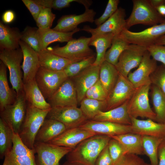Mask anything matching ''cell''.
Here are the masks:
<instances>
[{
	"instance_id": "obj_1",
	"label": "cell",
	"mask_w": 165,
	"mask_h": 165,
	"mask_svg": "<svg viewBox=\"0 0 165 165\" xmlns=\"http://www.w3.org/2000/svg\"><path fill=\"white\" fill-rule=\"evenodd\" d=\"M111 139L108 136L96 134L84 140L67 155V161L80 165H95L98 156Z\"/></svg>"
},
{
	"instance_id": "obj_2",
	"label": "cell",
	"mask_w": 165,
	"mask_h": 165,
	"mask_svg": "<svg viewBox=\"0 0 165 165\" xmlns=\"http://www.w3.org/2000/svg\"><path fill=\"white\" fill-rule=\"evenodd\" d=\"M50 110L40 109L28 103L25 117L18 135L29 148L34 149L37 134Z\"/></svg>"
},
{
	"instance_id": "obj_3",
	"label": "cell",
	"mask_w": 165,
	"mask_h": 165,
	"mask_svg": "<svg viewBox=\"0 0 165 165\" xmlns=\"http://www.w3.org/2000/svg\"><path fill=\"white\" fill-rule=\"evenodd\" d=\"M90 40V37L84 36L73 38L63 46H57L47 49L53 53L69 60L72 63L96 57V53L89 47Z\"/></svg>"
},
{
	"instance_id": "obj_4",
	"label": "cell",
	"mask_w": 165,
	"mask_h": 165,
	"mask_svg": "<svg viewBox=\"0 0 165 165\" xmlns=\"http://www.w3.org/2000/svg\"><path fill=\"white\" fill-rule=\"evenodd\" d=\"M131 13L126 19V28L138 24L153 26L163 22L161 16L151 4L149 0H133Z\"/></svg>"
},
{
	"instance_id": "obj_5",
	"label": "cell",
	"mask_w": 165,
	"mask_h": 165,
	"mask_svg": "<svg viewBox=\"0 0 165 165\" xmlns=\"http://www.w3.org/2000/svg\"><path fill=\"white\" fill-rule=\"evenodd\" d=\"M0 59L9 69L12 88L17 94L23 91L24 83L21 63L23 54L21 48L0 50Z\"/></svg>"
},
{
	"instance_id": "obj_6",
	"label": "cell",
	"mask_w": 165,
	"mask_h": 165,
	"mask_svg": "<svg viewBox=\"0 0 165 165\" xmlns=\"http://www.w3.org/2000/svg\"><path fill=\"white\" fill-rule=\"evenodd\" d=\"M151 85L147 84L136 88L127 104V111L130 117H141L156 121V114L149 103L148 94Z\"/></svg>"
},
{
	"instance_id": "obj_7",
	"label": "cell",
	"mask_w": 165,
	"mask_h": 165,
	"mask_svg": "<svg viewBox=\"0 0 165 165\" xmlns=\"http://www.w3.org/2000/svg\"><path fill=\"white\" fill-rule=\"evenodd\" d=\"M28 103L23 90L17 94L14 102L0 111L1 118L13 130V132L20 133L24 121Z\"/></svg>"
},
{
	"instance_id": "obj_8",
	"label": "cell",
	"mask_w": 165,
	"mask_h": 165,
	"mask_svg": "<svg viewBox=\"0 0 165 165\" xmlns=\"http://www.w3.org/2000/svg\"><path fill=\"white\" fill-rule=\"evenodd\" d=\"M165 35V20L162 22L139 32L125 29L118 35L129 44L147 47L154 44L161 37Z\"/></svg>"
},
{
	"instance_id": "obj_9",
	"label": "cell",
	"mask_w": 165,
	"mask_h": 165,
	"mask_svg": "<svg viewBox=\"0 0 165 165\" xmlns=\"http://www.w3.org/2000/svg\"><path fill=\"white\" fill-rule=\"evenodd\" d=\"M35 153V149L27 147L13 132L12 148L5 156L2 165H38Z\"/></svg>"
},
{
	"instance_id": "obj_10",
	"label": "cell",
	"mask_w": 165,
	"mask_h": 165,
	"mask_svg": "<svg viewBox=\"0 0 165 165\" xmlns=\"http://www.w3.org/2000/svg\"><path fill=\"white\" fill-rule=\"evenodd\" d=\"M68 78L64 71H52L40 67L35 79L45 98L48 100Z\"/></svg>"
},
{
	"instance_id": "obj_11",
	"label": "cell",
	"mask_w": 165,
	"mask_h": 165,
	"mask_svg": "<svg viewBox=\"0 0 165 165\" xmlns=\"http://www.w3.org/2000/svg\"><path fill=\"white\" fill-rule=\"evenodd\" d=\"M46 118L61 122L67 129L79 127L89 120L76 106L52 107Z\"/></svg>"
},
{
	"instance_id": "obj_12",
	"label": "cell",
	"mask_w": 165,
	"mask_h": 165,
	"mask_svg": "<svg viewBox=\"0 0 165 165\" xmlns=\"http://www.w3.org/2000/svg\"><path fill=\"white\" fill-rule=\"evenodd\" d=\"M34 149L38 165H59V161L73 149L48 143L35 142Z\"/></svg>"
},
{
	"instance_id": "obj_13",
	"label": "cell",
	"mask_w": 165,
	"mask_h": 165,
	"mask_svg": "<svg viewBox=\"0 0 165 165\" xmlns=\"http://www.w3.org/2000/svg\"><path fill=\"white\" fill-rule=\"evenodd\" d=\"M147 50L146 47L130 44L121 53L115 65L119 73L127 78L130 71L138 67Z\"/></svg>"
},
{
	"instance_id": "obj_14",
	"label": "cell",
	"mask_w": 165,
	"mask_h": 165,
	"mask_svg": "<svg viewBox=\"0 0 165 165\" xmlns=\"http://www.w3.org/2000/svg\"><path fill=\"white\" fill-rule=\"evenodd\" d=\"M135 89L127 78L119 73L117 82L106 100V111L117 107L129 101Z\"/></svg>"
},
{
	"instance_id": "obj_15",
	"label": "cell",
	"mask_w": 165,
	"mask_h": 165,
	"mask_svg": "<svg viewBox=\"0 0 165 165\" xmlns=\"http://www.w3.org/2000/svg\"><path fill=\"white\" fill-rule=\"evenodd\" d=\"M126 16L125 9L119 7L111 17L99 26L93 28L85 25L81 31L90 33L91 35L108 33L118 35L126 28Z\"/></svg>"
},
{
	"instance_id": "obj_16",
	"label": "cell",
	"mask_w": 165,
	"mask_h": 165,
	"mask_svg": "<svg viewBox=\"0 0 165 165\" xmlns=\"http://www.w3.org/2000/svg\"><path fill=\"white\" fill-rule=\"evenodd\" d=\"M100 66L93 64L72 79L76 90L78 104L85 97L87 90L99 79Z\"/></svg>"
},
{
	"instance_id": "obj_17",
	"label": "cell",
	"mask_w": 165,
	"mask_h": 165,
	"mask_svg": "<svg viewBox=\"0 0 165 165\" xmlns=\"http://www.w3.org/2000/svg\"><path fill=\"white\" fill-rule=\"evenodd\" d=\"M151 57L147 50L137 69L129 74L127 78L135 88L151 84L150 76L156 70L157 66L156 61Z\"/></svg>"
},
{
	"instance_id": "obj_18",
	"label": "cell",
	"mask_w": 165,
	"mask_h": 165,
	"mask_svg": "<svg viewBox=\"0 0 165 165\" xmlns=\"http://www.w3.org/2000/svg\"><path fill=\"white\" fill-rule=\"evenodd\" d=\"M48 101L52 107L77 106V93L71 78H68Z\"/></svg>"
},
{
	"instance_id": "obj_19",
	"label": "cell",
	"mask_w": 165,
	"mask_h": 165,
	"mask_svg": "<svg viewBox=\"0 0 165 165\" xmlns=\"http://www.w3.org/2000/svg\"><path fill=\"white\" fill-rule=\"evenodd\" d=\"M79 127L97 134L115 136L132 133L131 125H126L108 122L89 120Z\"/></svg>"
},
{
	"instance_id": "obj_20",
	"label": "cell",
	"mask_w": 165,
	"mask_h": 165,
	"mask_svg": "<svg viewBox=\"0 0 165 165\" xmlns=\"http://www.w3.org/2000/svg\"><path fill=\"white\" fill-rule=\"evenodd\" d=\"M20 46L23 54L21 67L23 73V82L24 83L35 79L40 65L37 52L21 40Z\"/></svg>"
},
{
	"instance_id": "obj_21",
	"label": "cell",
	"mask_w": 165,
	"mask_h": 165,
	"mask_svg": "<svg viewBox=\"0 0 165 165\" xmlns=\"http://www.w3.org/2000/svg\"><path fill=\"white\" fill-rule=\"evenodd\" d=\"M96 12L92 9H85L84 12L80 15L70 14L62 16L57 21L56 26L53 29L62 32L72 31L80 24L86 22L91 23L94 21Z\"/></svg>"
},
{
	"instance_id": "obj_22",
	"label": "cell",
	"mask_w": 165,
	"mask_h": 165,
	"mask_svg": "<svg viewBox=\"0 0 165 165\" xmlns=\"http://www.w3.org/2000/svg\"><path fill=\"white\" fill-rule=\"evenodd\" d=\"M97 134L79 127L67 129L48 143L73 149L84 140Z\"/></svg>"
},
{
	"instance_id": "obj_23",
	"label": "cell",
	"mask_w": 165,
	"mask_h": 165,
	"mask_svg": "<svg viewBox=\"0 0 165 165\" xmlns=\"http://www.w3.org/2000/svg\"><path fill=\"white\" fill-rule=\"evenodd\" d=\"M132 133L141 135L165 138V124L150 119L140 120L130 117Z\"/></svg>"
},
{
	"instance_id": "obj_24",
	"label": "cell",
	"mask_w": 165,
	"mask_h": 165,
	"mask_svg": "<svg viewBox=\"0 0 165 165\" xmlns=\"http://www.w3.org/2000/svg\"><path fill=\"white\" fill-rule=\"evenodd\" d=\"M80 31L81 29L78 28L72 31L65 33L56 31L53 29L38 28V36L41 52L46 50L48 46L52 43L56 42H68L73 38V36L74 34Z\"/></svg>"
},
{
	"instance_id": "obj_25",
	"label": "cell",
	"mask_w": 165,
	"mask_h": 165,
	"mask_svg": "<svg viewBox=\"0 0 165 165\" xmlns=\"http://www.w3.org/2000/svg\"><path fill=\"white\" fill-rule=\"evenodd\" d=\"M23 90L28 103L42 110H50L52 107L39 88L35 79L24 83Z\"/></svg>"
},
{
	"instance_id": "obj_26",
	"label": "cell",
	"mask_w": 165,
	"mask_h": 165,
	"mask_svg": "<svg viewBox=\"0 0 165 165\" xmlns=\"http://www.w3.org/2000/svg\"><path fill=\"white\" fill-rule=\"evenodd\" d=\"M129 101L113 109L105 112H100L92 120L131 125V119L127 109Z\"/></svg>"
},
{
	"instance_id": "obj_27",
	"label": "cell",
	"mask_w": 165,
	"mask_h": 165,
	"mask_svg": "<svg viewBox=\"0 0 165 165\" xmlns=\"http://www.w3.org/2000/svg\"><path fill=\"white\" fill-rule=\"evenodd\" d=\"M67 129L66 127L61 122L46 118L37 134L35 142L48 143Z\"/></svg>"
},
{
	"instance_id": "obj_28",
	"label": "cell",
	"mask_w": 165,
	"mask_h": 165,
	"mask_svg": "<svg viewBox=\"0 0 165 165\" xmlns=\"http://www.w3.org/2000/svg\"><path fill=\"white\" fill-rule=\"evenodd\" d=\"M21 32L17 28H11L0 21V49L11 50L20 48Z\"/></svg>"
},
{
	"instance_id": "obj_29",
	"label": "cell",
	"mask_w": 165,
	"mask_h": 165,
	"mask_svg": "<svg viewBox=\"0 0 165 165\" xmlns=\"http://www.w3.org/2000/svg\"><path fill=\"white\" fill-rule=\"evenodd\" d=\"M118 141L122 146L124 153L137 155L144 154L142 143V135L128 133L109 136Z\"/></svg>"
},
{
	"instance_id": "obj_30",
	"label": "cell",
	"mask_w": 165,
	"mask_h": 165,
	"mask_svg": "<svg viewBox=\"0 0 165 165\" xmlns=\"http://www.w3.org/2000/svg\"><path fill=\"white\" fill-rule=\"evenodd\" d=\"M17 94L9 86L7 75V67L0 61V111L15 101Z\"/></svg>"
},
{
	"instance_id": "obj_31",
	"label": "cell",
	"mask_w": 165,
	"mask_h": 165,
	"mask_svg": "<svg viewBox=\"0 0 165 165\" xmlns=\"http://www.w3.org/2000/svg\"><path fill=\"white\" fill-rule=\"evenodd\" d=\"M115 35L111 33L98 34L92 35L89 46L95 47L96 55L93 64L101 66L105 61V56L108 48L111 45Z\"/></svg>"
},
{
	"instance_id": "obj_32",
	"label": "cell",
	"mask_w": 165,
	"mask_h": 165,
	"mask_svg": "<svg viewBox=\"0 0 165 165\" xmlns=\"http://www.w3.org/2000/svg\"><path fill=\"white\" fill-rule=\"evenodd\" d=\"M40 67L47 70L64 71L72 62L69 60L53 53L47 49L38 53Z\"/></svg>"
},
{
	"instance_id": "obj_33",
	"label": "cell",
	"mask_w": 165,
	"mask_h": 165,
	"mask_svg": "<svg viewBox=\"0 0 165 165\" xmlns=\"http://www.w3.org/2000/svg\"><path fill=\"white\" fill-rule=\"evenodd\" d=\"M119 73L115 65L105 61L101 65L99 80L108 95L115 86Z\"/></svg>"
},
{
	"instance_id": "obj_34",
	"label": "cell",
	"mask_w": 165,
	"mask_h": 165,
	"mask_svg": "<svg viewBox=\"0 0 165 165\" xmlns=\"http://www.w3.org/2000/svg\"><path fill=\"white\" fill-rule=\"evenodd\" d=\"M144 154L149 159L151 165H158V150L165 138L142 135Z\"/></svg>"
},
{
	"instance_id": "obj_35",
	"label": "cell",
	"mask_w": 165,
	"mask_h": 165,
	"mask_svg": "<svg viewBox=\"0 0 165 165\" xmlns=\"http://www.w3.org/2000/svg\"><path fill=\"white\" fill-rule=\"evenodd\" d=\"M80 109L88 120H92L100 111H106V101H100L85 97L80 103Z\"/></svg>"
},
{
	"instance_id": "obj_36",
	"label": "cell",
	"mask_w": 165,
	"mask_h": 165,
	"mask_svg": "<svg viewBox=\"0 0 165 165\" xmlns=\"http://www.w3.org/2000/svg\"><path fill=\"white\" fill-rule=\"evenodd\" d=\"M151 85V97L156 115V121L165 124V95L157 86Z\"/></svg>"
},
{
	"instance_id": "obj_37",
	"label": "cell",
	"mask_w": 165,
	"mask_h": 165,
	"mask_svg": "<svg viewBox=\"0 0 165 165\" xmlns=\"http://www.w3.org/2000/svg\"><path fill=\"white\" fill-rule=\"evenodd\" d=\"M130 44L119 35L115 36L110 48L106 52L105 61L115 65L121 53Z\"/></svg>"
},
{
	"instance_id": "obj_38",
	"label": "cell",
	"mask_w": 165,
	"mask_h": 165,
	"mask_svg": "<svg viewBox=\"0 0 165 165\" xmlns=\"http://www.w3.org/2000/svg\"><path fill=\"white\" fill-rule=\"evenodd\" d=\"M13 132L10 127L0 118V157L2 159L12 149Z\"/></svg>"
},
{
	"instance_id": "obj_39",
	"label": "cell",
	"mask_w": 165,
	"mask_h": 165,
	"mask_svg": "<svg viewBox=\"0 0 165 165\" xmlns=\"http://www.w3.org/2000/svg\"><path fill=\"white\" fill-rule=\"evenodd\" d=\"M38 28L29 26L21 32V40L28 45L38 53L41 52L38 36Z\"/></svg>"
},
{
	"instance_id": "obj_40",
	"label": "cell",
	"mask_w": 165,
	"mask_h": 165,
	"mask_svg": "<svg viewBox=\"0 0 165 165\" xmlns=\"http://www.w3.org/2000/svg\"><path fill=\"white\" fill-rule=\"evenodd\" d=\"M96 57H92L78 62L71 63L64 69V71L68 78L72 77L92 65L95 62Z\"/></svg>"
},
{
	"instance_id": "obj_41",
	"label": "cell",
	"mask_w": 165,
	"mask_h": 165,
	"mask_svg": "<svg viewBox=\"0 0 165 165\" xmlns=\"http://www.w3.org/2000/svg\"><path fill=\"white\" fill-rule=\"evenodd\" d=\"M56 18L51 9L44 7L41 11L35 22L38 28L40 29L50 28Z\"/></svg>"
},
{
	"instance_id": "obj_42",
	"label": "cell",
	"mask_w": 165,
	"mask_h": 165,
	"mask_svg": "<svg viewBox=\"0 0 165 165\" xmlns=\"http://www.w3.org/2000/svg\"><path fill=\"white\" fill-rule=\"evenodd\" d=\"M120 1L119 0H109L105 10L102 15L94 20L97 27L103 24L111 17L118 9Z\"/></svg>"
},
{
	"instance_id": "obj_43",
	"label": "cell",
	"mask_w": 165,
	"mask_h": 165,
	"mask_svg": "<svg viewBox=\"0 0 165 165\" xmlns=\"http://www.w3.org/2000/svg\"><path fill=\"white\" fill-rule=\"evenodd\" d=\"M150 78L151 84L158 87L165 95V66L163 64L157 67Z\"/></svg>"
},
{
	"instance_id": "obj_44",
	"label": "cell",
	"mask_w": 165,
	"mask_h": 165,
	"mask_svg": "<svg viewBox=\"0 0 165 165\" xmlns=\"http://www.w3.org/2000/svg\"><path fill=\"white\" fill-rule=\"evenodd\" d=\"M112 165H151L138 155L130 154L123 155Z\"/></svg>"
},
{
	"instance_id": "obj_45",
	"label": "cell",
	"mask_w": 165,
	"mask_h": 165,
	"mask_svg": "<svg viewBox=\"0 0 165 165\" xmlns=\"http://www.w3.org/2000/svg\"><path fill=\"white\" fill-rule=\"evenodd\" d=\"M108 146L113 164L124 154V151L120 143L112 138L109 142Z\"/></svg>"
},
{
	"instance_id": "obj_46",
	"label": "cell",
	"mask_w": 165,
	"mask_h": 165,
	"mask_svg": "<svg viewBox=\"0 0 165 165\" xmlns=\"http://www.w3.org/2000/svg\"><path fill=\"white\" fill-rule=\"evenodd\" d=\"M152 58L165 66V45L153 44L147 47Z\"/></svg>"
},
{
	"instance_id": "obj_47",
	"label": "cell",
	"mask_w": 165,
	"mask_h": 165,
	"mask_svg": "<svg viewBox=\"0 0 165 165\" xmlns=\"http://www.w3.org/2000/svg\"><path fill=\"white\" fill-rule=\"evenodd\" d=\"M73 2H76L82 4L83 0H49L48 7L60 10L69 7L71 3Z\"/></svg>"
},
{
	"instance_id": "obj_48",
	"label": "cell",
	"mask_w": 165,
	"mask_h": 165,
	"mask_svg": "<svg viewBox=\"0 0 165 165\" xmlns=\"http://www.w3.org/2000/svg\"><path fill=\"white\" fill-rule=\"evenodd\" d=\"M35 21L44 7L36 3L34 0H22Z\"/></svg>"
},
{
	"instance_id": "obj_49",
	"label": "cell",
	"mask_w": 165,
	"mask_h": 165,
	"mask_svg": "<svg viewBox=\"0 0 165 165\" xmlns=\"http://www.w3.org/2000/svg\"><path fill=\"white\" fill-rule=\"evenodd\" d=\"M113 162L110 154L108 145L101 151L98 156L95 165H112Z\"/></svg>"
},
{
	"instance_id": "obj_50",
	"label": "cell",
	"mask_w": 165,
	"mask_h": 165,
	"mask_svg": "<svg viewBox=\"0 0 165 165\" xmlns=\"http://www.w3.org/2000/svg\"><path fill=\"white\" fill-rule=\"evenodd\" d=\"M158 165H165V138L158 147Z\"/></svg>"
},
{
	"instance_id": "obj_51",
	"label": "cell",
	"mask_w": 165,
	"mask_h": 165,
	"mask_svg": "<svg viewBox=\"0 0 165 165\" xmlns=\"http://www.w3.org/2000/svg\"><path fill=\"white\" fill-rule=\"evenodd\" d=\"M102 89H104L99 79L94 85L87 90L86 93L85 97L90 98L94 93Z\"/></svg>"
},
{
	"instance_id": "obj_52",
	"label": "cell",
	"mask_w": 165,
	"mask_h": 165,
	"mask_svg": "<svg viewBox=\"0 0 165 165\" xmlns=\"http://www.w3.org/2000/svg\"><path fill=\"white\" fill-rule=\"evenodd\" d=\"M15 18L14 12L11 10H8L5 12L2 16V22L6 24H10L12 22Z\"/></svg>"
},
{
	"instance_id": "obj_53",
	"label": "cell",
	"mask_w": 165,
	"mask_h": 165,
	"mask_svg": "<svg viewBox=\"0 0 165 165\" xmlns=\"http://www.w3.org/2000/svg\"><path fill=\"white\" fill-rule=\"evenodd\" d=\"M152 6L156 9L158 7L165 4V0H149Z\"/></svg>"
},
{
	"instance_id": "obj_54",
	"label": "cell",
	"mask_w": 165,
	"mask_h": 165,
	"mask_svg": "<svg viewBox=\"0 0 165 165\" xmlns=\"http://www.w3.org/2000/svg\"><path fill=\"white\" fill-rule=\"evenodd\" d=\"M156 10L161 16L165 17V4L158 7Z\"/></svg>"
},
{
	"instance_id": "obj_55",
	"label": "cell",
	"mask_w": 165,
	"mask_h": 165,
	"mask_svg": "<svg viewBox=\"0 0 165 165\" xmlns=\"http://www.w3.org/2000/svg\"><path fill=\"white\" fill-rule=\"evenodd\" d=\"M154 44L165 45V35L160 38Z\"/></svg>"
},
{
	"instance_id": "obj_56",
	"label": "cell",
	"mask_w": 165,
	"mask_h": 165,
	"mask_svg": "<svg viewBox=\"0 0 165 165\" xmlns=\"http://www.w3.org/2000/svg\"><path fill=\"white\" fill-rule=\"evenodd\" d=\"M61 165H80L77 164L69 162L68 161Z\"/></svg>"
},
{
	"instance_id": "obj_57",
	"label": "cell",
	"mask_w": 165,
	"mask_h": 165,
	"mask_svg": "<svg viewBox=\"0 0 165 165\" xmlns=\"http://www.w3.org/2000/svg\"></svg>"
}]
</instances>
